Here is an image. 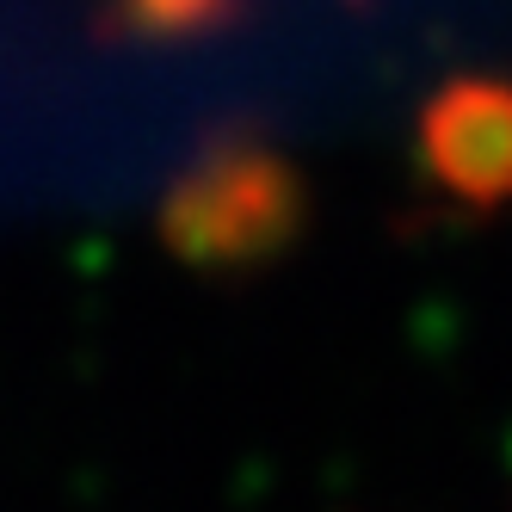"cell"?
<instances>
[{"instance_id":"obj_1","label":"cell","mask_w":512,"mask_h":512,"mask_svg":"<svg viewBox=\"0 0 512 512\" xmlns=\"http://www.w3.org/2000/svg\"><path fill=\"white\" fill-rule=\"evenodd\" d=\"M309 179L260 130H223L161 192L155 235L186 272L241 278L284 260L309 229Z\"/></svg>"},{"instance_id":"obj_2","label":"cell","mask_w":512,"mask_h":512,"mask_svg":"<svg viewBox=\"0 0 512 512\" xmlns=\"http://www.w3.org/2000/svg\"><path fill=\"white\" fill-rule=\"evenodd\" d=\"M414 161L438 198L457 210L494 216L512 204V81L457 75L445 81L414 124Z\"/></svg>"},{"instance_id":"obj_3","label":"cell","mask_w":512,"mask_h":512,"mask_svg":"<svg viewBox=\"0 0 512 512\" xmlns=\"http://www.w3.org/2000/svg\"><path fill=\"white\" fill-rule=\"evenodd\" d=\"M247 13V0H105L99 31L112 44H192L216 38Z\"/></svg>"}]
</instances>
